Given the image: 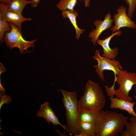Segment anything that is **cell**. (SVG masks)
<instances>
[{
	"mask_svg": "<svg viewBox=\"0 0 136 136\" xmlns=\"http://www.w3.org/2000/svg\"><path fill=\"white\" fill-rule=\"evenodd\" d=\"M129 119L122 113L102 110L95 123L96 136H113L120 133Z\"/></svg>",
	"mask_w": 136,
	"mask_h": 136,
	"instance_id": "1",
	"label": "cell"
},
{
	"mask_svg": "<svg viewBox=\"0 0 136 136\" xmlns=\"http://www.w3.org/2000/svg\"><path fill=\"white\" fill-rule=\"evenodd\" d=\"M63 95V105L66 112V131L71 135H74L78 131L79 108L77 94L74 91L71 92L63 89H60Z\"/></svg>",
	"mask_w": 136,
	"mask_h": 136,
	"instance_id": "2",
	"label": "cell"
},
{
	"mask_svg": "<svg viewBox=\"0 0 136 136\" xmlns=\"http://www.w3.org/2000/svg\"><path fill=\"white\" fill-rule=\"evenodd\" d=\"M78 103L79 108H87L99 111L103 110L105 106L106 100L99 84L88 80Z\"/></svg>",
	"mask_w": 136,
	"mask_h": 136,
	"instance_id": "3",
	"label": "cell"
},
{
	"mask_svg": "<svg viewBox=\"0 0 136 136\" xmlns=\"http://www.w3.org/2000/svg\"><path fill=\"white\" fill-rule=\"evenodd\" d=\"M119 87L114 90V95L119 98L131 101L132 98L129 96V93L133 86L136 85V74L123 70L116 75L115 79Z\"/></svg>",
	"mask_w": 136,
	"mask_h": 136,
	"instance_id": "4",
	"label": "cell"
},
{
	"mask_svg": "<svg viewBox=\"0 0 136 136\" xmlns=\"http://www.w3.org/2000/svg\"><path fill=\"white\" fill-rule=\"evenodd\" d=\"M11 28L9 32H5L4 40L7 46L10 49L14 47L18 48L21 53L29 47L33 48L34 43L37 41L34 39L31 41H27L22 36L21 31L14 24L9 22Z\"/></svg>",
	"mask_w": 136,
	"mask_h": 136,
	"instance_id": "5",
	"label": "cell"
},
{
	"mask_svg": "<svg viewBox=\"0 0 136 136\" xmlns=\"http://www.w3.org/2000/svg\"><path fill=\"white\" fill-rule=\"evenodd\" d=\"M100 52L99 50H96L94 55L92 57L98 62L97 65L93 66L95 71L102 81H105L103 72L105 70L113 71L115 79L116 75L123 70L121 63L115 59H111L101 55Z\"/></svg>",
	"mask_w": 136,
	"mask_h": 136,
	"instance_id": "6",
	"label": "cell"
},
{
	"mask_svg": "<svg viewBox=\"0 0 136 136\" xmlns=\"http://www.w3.org/2000/svg\"><path fill=\"white\" fill-rule=\"evenodd\" d=\"M126 7L121 5L119 6L113 17L115 25L111 29V31L114 33L119 30L122 27H127L135 28L136 24L128 16L126 13Z\"/></svg>",
	"mask_w": 136,
	"mask_h": 136,
	"instance_id": "7",
	"label": "cell"
},
{
	"mask_svg": "<svg viewBox=\"0 0 136 136\" xmlns=\"http://www.w3.org/2000/svg\"><path fill=\"white\" fill-rule=\"evenodd\" d=\"M111 17V14L109 13L106 15L103 21L97 20L94 22L96 28L92 30L88 37L91 38V41L94 45H96L97 40L102 32L112 26V24L114 20Z\"/></svg>",
	"mask_w": 136,
	"mask_h": 136,
	"instance_id": "8",
	"label": "cell"
},
{
	"mask_svg": "<svg viewBox=\"0 0 136 136\" xmlns=\"http://www.w3.org/2000/svg\"><path fill=\"white\" fill-rule=\"evenodd\" d=\"M37 116L44 118L49 124L51 123L55 126L59 125L64 130H66V125H63L60 122L58 118L51 108L50 103L47 101L41 105L40 109L37 113Z\"/></svg>",
	"mask_w": 136,
	"mask_h": 136,
	"instance_id": "9",
	"label": "cell"
},
{
	"mask_svg": "<svg viewBox=\"0 0 136 136\" xmlns=\"http://www.w3.org/2000/svg\"><path fill=\"white\" fill-rule=\"evenodd\" d=\"M122 33L121 31L119 30L112 33L108 37L103 40L98 39L96 43L101 46L103 49V56L111 59H115L118 53V50L117 47L112 49L110 46V42L112 39L115 36H120Z\"/></svg>",
	"mask_w": 136,
	"mask_h": 136,
	"instance_id": "10",
	"label": "cell"
},
{
	"mask_svg": "<svg viewBox=\"0 0 136 136\" xmlns=\"http://www.w3.org/2000/svg\"><path fill=\"white\" fill-rule=\"evenodd\" d=\"M111 102L110 105L111 109H119L126 111L130 115L136 116V113L134 110L135 102L130 101L124 99L119 98L116 96L109 97Z\"/></svg>",
	"mask_w": 136,
	"mask_h": 136,
	"instance_id": "11",
	"label": "cell"
},
{
	"mask_svg": "<svg viewBox=\"0 0 136 136\" xmlns=\"http://www.w3.org/2000/svg\"><path fill=\"white\" fill-rule=\"evenodd\" d=\"M101 111L87 108H79V122H89L95 123L100 114Z\"/></svg>",
	"mask_w": 136,
	"mask_h": 136,
	"instance_id": "12",
	"label": "cell"
},
{
	"mask_svg": "<svg viewBox=\"0 0 136 136\" xmlns=\"http://www.w3.org/2000/svg\"><path fill=\"white\" fill-rule=\"evenodd\" d=\"M9 4H0V39L2 43L5 32H9L11 28L9 22L7 21L6 14Z\"/></svg>",
	"mask_w": 136,
	"mask_h": 136,
	"instance_id": "13",
	"label": "cell"
},
{
	"mask_svg": "<svg viewBox=\"0 0 136 136\" xmlns=\"http://www.w3.org/2000/svg\"><path fill=\"white\" fill-rule=\"evenodd\" d=\"M62 14L63 19L67 18L70 20L75 30L76 38L78 40L80 37V35L85 30L84 29L80 28L77 24L76 18L78 16V12L75 10L72 11L70 10H66L62 11Z\"/></svg>",
	"mask_w": 136,
	"mask_h": 136,
	"instance_id": "14",
	"label": "cell"
},
{
	"mask_svg": "<svg viewBox=\"0 0 136 136\" xmlns=\"http://www.w3.org/2000/svg\"><path fill=\"white\" fill-rule=\"evenodd\" d=\"M95 123L89 122H79L78 131L75 136H96Z\"/></svg>",
	"mask_w": 136,
	"mask_h": 136,
	"instance_id": "15",
	"label": "cell"
},
{
	"mask_svg": "<svg viewBox=\"0 0 136 136\" xmlns=\"http://www.w3.org/2000/svg\"><path fill=\"white\" fill-rule=\"evenodd\" d=\"M7 21L14 24L21 31V25L22 22L27 20H31V18L24 17L22 14H18L7 10L6 14Z\"/></svg>",
	"mask_w": 136,
	"mask_h": 136,
	"instance_id": "16",
	"label": "cell"
},
{
	"mask_svg": "<svg viewBox=\"0 0 136 136\" xmlns=\"http://www.w3.org/2000/svg\"><path fill=\"white\" fill-rule=\"evenodd\" d=\"M31 0H12L9 4L8 9L15 13L22 14V11L27 4L31 3Z\"/></svg>",
	"mask_w": 136,
	"mask_h": 136,
	"instance_id": "17",
	"label": "cell"
},
{
	"mask_svg": "<svg viewBox=\"0 0 136 136\" xmlns=\"http://www.w3.org/2000/svg\"><path fill=\"white\" fill-rule=\"evenodd\" d=\"M129 121L125 124V129L120 133L121 136H136V116H132Z\"/></svg>",
	"mask_w": 136,
	"mask_h": 136,
	"instance_id": "18",
	"label": "cell"
},
{
	"mask_svg": "<svg viewBox=\"0 0 136 136\" xmlns=\"http://www.w3.org/2000/svg\"><path fill=\"white\" fill-rule=\"evenodd\" d=\"M77 0H60L56 6L62 11L70 10L72 11H74V8Z\"/></svg>",
	"mask_w": 136,
	"mask_h": 136,
	"instance_id": "19",
	"label": "cell"
},
{
	"mask_svg": "<svg viewBox=\"0 0 136 136\" xmlns=\"http://www.w3.org/2000/svg\"><path fill=\"white\" fill-rule=\"evenodd\" d=\"M128 6V8L126 12L128 17L131 19L136 9V0H125Z\"/></svg>",
	"mask_w": 136,
	"mask_h": 136,
	"instance_id": "20",
	"label": "cell"
},
{
	"mask_svg": "<svg viewBox=\"0 0 136 136\" xmlns=\"http://www.w3.org/2000/svg\"><path fill=\"white\" fill-rule=\"evenodd\" d=\"M1 92L0 94L1 101L0 102V108H1L3 104L6 103L8 104L11 102V99L9 96L5 94L4 92L5 91L3 88H1Z\"/></svg>",
	"mask_w": 136,
	"mask_h": 136,
	"instance_id": "21",
	"label": "cell"
},
{
	"mask_svg": "<svg viewBox=\"0 0 136 136\" xmlns=\"http://www.w3.org/2000/svg\"><path fill=\"white\" fill-rule=\"evenodd\" d=\"M40 0H31V5L32 7H36L39 2Z\"/></svg>",
	"mask_w": 136,
	"mask_h": 136,
	"instance_id": "22",
	"label": "cell"
},
{
	"mask_svg": "<svg viewBox=\"0 0 136 136\" xmlns=\"http://www.w3.org/2000/svg\"><path fill=\"white\" fill-rule=\"evenodd\" d=\"M91 0H83L85 7H89L90 6V2Z\"/></svg>",
	"mask_w": 136,
	"mask_h": 136,
	"instance_id": "23",
	"label": "cell"
},
{
	"mask_svg": "<svg viewBox=\"0 0 136 136\" xmlns=\"http://www.w3.org/2000/svg\"><path fill=\"white\" fill-rule=\"evenodd\" d=\"M12 0H0V3L4 4H9Z\"/></svg>",
	"mask_w": 136,
	"mask_h": 136,
	"instance_id": "24",
	"label": "cell"
},
{
	"mask_svg": "<svg viewBox=\"0 0 136 136\" xmlns=\"http://www.w3.org/2000/svg\"><path fill=\"white\" fill-rule=\"evenodd\" d=\"M134 91L136 93V94L133 96V97L135 99H136V85H135L134 89Z\"/></svg>",
	"mask_w": 136,
	"mask_h": 136,
	"instance_id": "25",
	"label": "cell"
},
{
	"mask_svg": "<svg viewBox=\"0 0 136 136\" xmlns=\"http://www.w3.org/2000/svg\"></svg>",
	"mask_w": 136,
	"mask_h": 136,
	"instance_id": "26",
	"label": "cell"
}]
</instances>
